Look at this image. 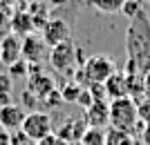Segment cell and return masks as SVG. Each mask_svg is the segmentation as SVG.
I'll list each match as a JSON object with an SVG mask.
<instances>
[{
	"label": "cell",
	"mask_w": 150,
	"mask_h": 145,
	"mask_svg": "<svg viewBox=\"0 0 150 145\" xmlns=\"http://www.w3.org/2000/svg\"><path fill=\"white\" fill-rule=\"evenodd\" d=\"M20 98H23V105H25V107H29L31 112H36V105H38V98H36V96H31L29 92H27V89H25Z\"/></svg>",
	"instance_id": "cell-25"
},
{
	"label": "cell",
	"mask_w": 150,
	"mask_h": 145,
	"mask_svg": "<svg viewBox=\"0 0 150 145\" xmlns=\"http://www.w3.org/2000/svg\"><path fill=\"white\" fill-rule=\"evenodd\" d=\"M20 132L25 134L29 141H43L45 136H50L54 132V123H52V116L45 112H29L25 114V120H23V127Z\"/></svg>",
	"instance_id": "cell-5"
},
{
	"label": "cell",
	"mask_w": 150,
	"mask_h": 145,
	"mask_svg": "<svg viewBox=\"0 0 150 145\" xmlns=\"http://www.w3.org/2000/svg\"><path fill=\"white\" fill-rule=\"evenodd\" d=\"M34 32V22H31V16L27 11H16L11 16V34L16 36H27V34Z\"/></svg>",
	"instance_id": "cell-13"
},
{
	"label": "cell",
	"mask_w": 150,
	"mask_h": 145,
	"mask_svg": "<svg viewBox=\"0 0 150 145\" xmlns=\"http://www.w3.org/2000/svg\"><path fill=\"white\" fill-rule=\"evenodd\" d=\"M72 145H81V143H72Z\"/></svg>",
	"instance_id": "cell-34"
},
{
	"label": "cell",
	"mask_w": 150,
	"mask_h": 145,
	"mask_svg": "<svg viewBox=\"0 0 150 145\" xmlns=\"http://www.w3.org/2000/svg\"><path fill=\"white\" fill-rule=\"evenodd\" d=\"M40 32H43L40 34L43 43L50 45V47H56V45L65 43V40H72V29L63 18H50Z\"/></svg>",
	"instance_id": "cell-6"
},
{
	"label": "cell",
	"mask_w": 150,
	"mask_h": 145,
	"mask_svg": "<svg viewBox=\"0 0 150 145\" xmlns=\"http://www.w3.org/2000/svg\"><path fill=\"white\" fill-rule=\"evenodd\" d=\"M105 145H137V139L128 132H119L108 127L105 130Z\"/></svg>",
	"instance_id": "cell-14"
},
{
	"label": "cell",
	"mask_w": 150,
	"mask_h": 145,
	"mask_svg": "<svg viewBox=\"0 0 150 145\" xmlns=\"http://www.w3.org/2000/svg\"><path fill=\"white\" fill-rule=\"evenodd\" d=\"M76 51H79V47L74 45V40H65V43L52 47L50 54H47V60H50L52 69L72 78L76 67H79L76 65Z\"/></svg>",
	"instance_id": "cell-4"
},
{
	"label": "cell",
	"mask_w": 150,
	"mask_h": 145,
	"mask_svg": "<svg viewBox=\"0 0 150 145\" xmlns=\"http://www.w3.org/2000/svg\"><path fill=\"white\" fill-rule=\"evenodd\" d=\"M114 71H117V65H114L112 58L103 56V54H96V56L85 58V63L81 67H76L74 76L69 81L79 83L83 89H88L90 85H103Z\"/></svg>",
	"instance_id": "cell-2"
},
{
	"label": "cell",
	"mask_w": 150,
	"mask_h": 145,
	"mask_svg": "<svg viewBox=\"0 0 150 145\" xmlns=\"http://www.w3.org/2000/svg\"><path fill=\"white\" fill-rule=\"evenodd\" d=\"M54 89H56V83H54V78H52L50 74H45V71L31 74L29 81H27V92H29L31 96H36L38 103L43 101L50 92H54Z\"/></svg>",
	"instance_id": "cell-11"
},
{
	"label": "cell",
	"mask_w": 150,
	"mask_h": 145,
	"mask_svg": "<svg viewBox=\"0 0 150 145\" xmlns=\"http://www.w3.org/2000/svg\"><path fill=\"white\" fill-rule=\"evenodd\" d=\"M92 103H94V98H92V94H90V89H83L81 94H79V98H76V105L83 107V109H88Z\"/></svg>",
	"instance_id": "cell-22"
},
{
	"label": "cell",
	"mask_w": 150,
	"mask_h": 145,
	"mask_svg": "<svg viewBox=\"0 0 150 145\" xmlns=\"http://www.w3.org/2000/svg\"><path fill=\"white\" fill-rule=\"evenodd\" d=\"M0 145H9V132L0 125Z\"/></svg>",
	"instance_id": "cell-29"
},
{
	"label": "cell",
	"mask_w": 150,
	"mask_h": 145,
	"mask_svg": "<svg viewBox=\"0 0 150 145\" xmlns=\"http://www.w3.org/2000/svg\"><path fill=\"white\" fill-rule=\"evenodd\" d=\"M85 2H88V0H85Z\"/></svg>",
	"instance_id": "cell-35"
},
{
	"label": "cell",
	"mask_w": 150,
	"mask_h": 145,
	"mask_svg": "<svg viewBox=\"0 0 150 145\" xmlns=\"http://www.w3.org/2000/svg\"><path fill=\"white\" fill-rule=\"evenodd\" d=\"M125 74H137L146 76L150 74V22L146 18V11L139 13L137 18L130 20L128 32H125Z\"/></svg>",
	"instance_id": "cell-1"
},
{
	"label": "cell",
	"mask_w": 150,
	"mask_h": 145,
	"mask_svg": "<svg viewBox=\"0 0 150 145\" xmlns=\"http://www.w3.org/2000/svg\"><path fill=\"white\" fill-rule=\"evenodd\" d=\"M20 51H23V38L16 34H5L0 38V65L11 67L16 60H20Z\"/></svg>",
	"instance_id": "cell-7"
},
{
	"label": "cell",
	"mask_w": 150,
	"mask_h": 145,
	"mask_svg": "<svg viewBox=\"0 0 150 145\" xmlns=\"http://www.w3.org/2000/svg\"><path fill=\"white\" fill-rule=\"evenodd\" d=\"M141 2H148V5H150V0H141Z\"/></svg>",
	"instance_id": "cell-33"
},
{
	"label": "cell",
	"mask_w": 150,
	"mask_h": 145,
	"mask_svg": "<svg viewBox=\"0 0 150 145\" xmlns=\"http://www.w3.org/2000/svg\"><path fill=\"white\" fill-rule=\"evenodd\" d=\"M27 69H29V65L20 58V60H16V63L11 65V67H7V74L11 76V78H13V76H16V78H25V76H27Z\"/></svg>",
	"instance_id": "cell-19"
},
{
	"label": "cell",
	"mask_w": 150,
	"mask_h": 145,
	"mask_svg": "<svg viewBox=\"0 0 150 145\" xmlns=\"http://www.w3.org/2000/svg\"><path fill=\"white\" fill-rule=\"evenodd\" d=\"M103 87H105V96L110 101H117V98H125L128 96V81H125V74L119 71V69L103 83Z\"/></svg>",
	"instance_id": "cell-12"
},
{
	"label": "cell",
	"mask_w": 150,
	"mask_h": 145,
	"mask_svg": "<svg viewBox=\"0 0 150 145\" xmlns=\"http://www.w3.org/2000/svg\"><path fill=\"white\" fill-rule=\"evenodd\" d=\"M11 103V94H0V107H5Z\"/></svg>",
	"instance_id": "cell-30"
},
{
	"label": "cell",
	"mask_w": 150,
	"mask_h": 145,
	"mask_svg": "<svg viewBox=\"0 0 150 145\" xmlns=\"http://www.w3.org/2000/svg\"><path fill=\"white\" fill-rule=\"evenodd\" d=\"M119 13H123L125 18H130V20L137 18L139 13H144V2H141V0H125Z\"/></svg>",
	"instance_id": "cell-18"
},
{
	"label": "cell",
	"mask_w": 150,
	"mask_h": 145,
	"mask_svg": "<svg viewBox=\"0 0 150 145\" xmlns=\"http://www.w3.org/2000/svg\"><path fill=\"white\" fill-rule=\"evenodd\" d=\"M125 0H88V5L101 13H119Z\"/></svg>",
	"instance_id": "cell-15"
},
{
	"label": "cell",
	"mask_w": 150,
	"mask_h": 145,
	"mask_svg": "<svg viewBox=\"0 0 150 145\" xmlns=\"http://www.w3.org/2000/svg\"><path fill=\"white\" fill-rule=\"evenodd\" d=\"M144 98L150 101V74L144 76Z\"/></svg>",
	"instance_id": "cell-28"
},
{
	"label": "cell",
	"mask_w": 150,
	"mask_h": 145,
	"mask_svg": "<svg viewBox=\"0 0 150 145\" xmlns=\"http://www.w3.org/2000/svg\"><path fill=\"white\" fill-rule=\"evenodd\" d=\"M5 20H7V11L0 7V25H5Z\"/></svg>",
	"instance_id": "cell-31"
},
{
	"label": "cell",
	"mask_w": 150,
	"mask_h": 145,
	"mask_svg": "<svg viewBox=\"0 0 150 145\" xmlns=\"http://www.w3.org/2000/svg\"><path fill=\"white\" fill-rule=\"evenodd\" d=\"M85 130H88L85 120H83V118H74V125H72V143H79V141L83 139Z\"/></svg>",
	"instance_id": "cell-20"
},
{
	"label": "cell",
	"mask_w": 150,
	"mask_h": 145,
	"mask_svg": "<svg viewBox=\"0 0 150 145\" xmlns=\"http://www.w3.org/2000/svg\"><path fill=\"white\" fill-rule=\"evenodd\" d=\"M40 103H43L45 107H61V105H63V98H61V92H58V87L54 89V92H50V94L45 96Z\"/></svg>",
	"instance_id": "cell-21"
},
{
	"label": "cell",
	"mask_w": 150,
	"mask_h": 145,
	"mask_svg": "<svg viewBox=\"0 0 150 145\" xmlns=\"http://www.w3.org/2000/svg\"><path fill=\"white\" fill-rule=\"evenodd\" d=\"M23 120H25V109L16 105V103H9L5 107H0V125L5 127L7 132H18L23 127Z\"/></svg>",
	"instance_id": "cell-10"
},
{
	"label": "cell",
	"mask_w": 150,
	"mask_h": 145,
	"mask_svg": "<svg viewBox=\"0 0 150 145\" xmlns=\"http://www.w3.org/2000/svg\"><path fill=\"white\" fill-rule=\"evenodd\" d=\"M36 145H69V143H67V141H63V139H58L56 134L52 132L50 136H45V139H43V141H38Z\"/></svg>",
	"instance_id": "cell-26"
},
{
	"label": "cell",
	"mask_w": 150,
	"mask_h": 145,
	"mask_svg": "<svg viewBox=\"0 0 150 145\" xmlns=\"http://www.w3.org/2000/svg\"><path fill=\"white\" fill-rule=\"evenodd\" d=\"M11 76L9 74H0V94H11Z\"/></svg>",
	"instance_id": "cell-24"
},
{
	"label": "cell",
	"mask_w": 150,
	"mask_h": 145,
	"mask_svg": "<svg viewBox=\"0 0 150 145\" xmlns=\"http://www.w3.org/2000/svg\"><path fill=\"white\" fill-rule=\"evenodd\" d=\"M29 143H31V141L27 139V136L20 132V130H18V132H11V134H9V145H29Z\"/></svg>",
	"instance_id": "cell-23"
},
{
	"label": "cell",
	"mask_w": 150,
	"mask_h": 145,
	"mask_svg": "<svg viewBox=\"0 0 150 145\" xmlns=\"http://www.w3.org/2000/svg\"><path fill=\"white\" fill-rule=\"evenodd\" d=\"M81 145H105V130H96V127H88L83 139L79 141Z\"/></svg>",
	"instance_id": "cell-17"
},
{
	"label": "cell",
	"mask_w": 150,
	"mask_h": 145,
	"mask_svg": "<svg viewBox=\"0 0 150 145\" xmlns=\"http://www.w3.org/2000/svg\"><path fill=\"white\" fill-rule=\"evenodd\" d=\"M83 120L88 127H96V130H105L110 125V101H94L85 114Z\"/></svg>",
	"instance_id": "cell-8"
},
{
	"label": "cell",
	"mask_w": 150,
	"mask_h": 145,
	"mask_svg": "<svg viewBox=\"0 0 150 145\" xmlns=\"http://www.w3.org/2000/svg\"><path fill=\"white\" fill-rule=\"evenodd\" d=\"M108 127L119 130V132H128V134H132L134 139L141 136L144 123L139 120L137 103L132 101L130 96H125V98H117V101H110V125H108Z\"/></svg>",
	"instance_id": "cell-3"
},
{
	"label": "cell",
	"mask_w": 150,
	"mask_h": 145,
	"mask_svg": "<svg viewBox=\"0 0 150 145\" xmlns=\"http://www.w3.org/2000/svg\"><path fill=\"white\" fill-rule=\"evenodd\" d=\"M50 2H52V7H61V5H65L67 0H50Z\"/></svg>",
	"instance_id": "cell-32"
},
{
	"label": "cell",
	"mask_w": 150,
	"mask_h": 145,
	"mask_svg": "<svg viewBox=\"0 0 150 145\" xmlns=\"http://www.w3.org/2000/svg\"><path fill=\"white\" fill-rule=\"evenodd\" d=\"M141 141H144V145H150V120H148V123H144V130H141Z\"/></svg>",
	"instance_id": "cell-27"
},
{
	"label": "cell",
	"mask_w": 150,
	"mask_h": 145,
	"mask_svg": "<svg viewBox=\"0 0 150 145\" xmlns=\"http://www.w3.org/2000/svg\"><path fill=\"white\" fill-rule=\"evenodd\" d=\"M58 92H61L63 103H76V98H79V94L83 92V87L74 81H65L61 87H58Z\"/></svg>",
	"instance_id": "cell-16"
},
{
	"label": "cell",
	"mask_w": 150,
	"mask_h": 145,
	"mask_svg": "<svg viewBox=\"0 0 150 145\" xmlns=\"http://www.w3.org/2000/svg\"><path fill=\"white\" fill-rule=\"evenodd\" d=\"M43 56H45L43 38L36 36V34H27V36H23V51H20V58H23L27 65H40Z\"/></svg>",
	"instance_id": "cell-9"
}]
</instances>
